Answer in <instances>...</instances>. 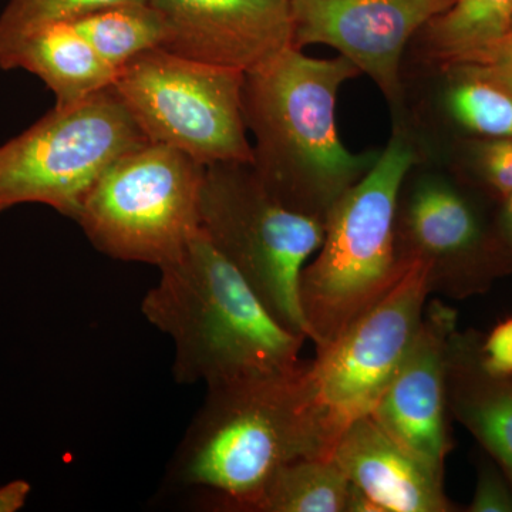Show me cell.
Returning a JSON list of instances; mask_svg holds the SVG:
<instances>
[{
    "mask_svg": "<svg viewBox=\"0 0 512 512\" xmlns=\"http://www.w3.org/2000/svg\"><path fill=\"white\" fill-rule=\"evenodd\" d=\"M0 67L35 74L55 94L56 106L86 99L117 76L73 22L46 23L2 40Z\"/></svg>",
    "mask_w": 512,
    "mask_h": 512,
    "instance_id": "16",
    "label": "cell"
},
{
    "mask_svg": "<svg viewBox=\"0 0 512 512\" xmlns=\"http://www.w3.org/2000/svg\"><path fill=\"white\" fill-rule=\"evenodd\" d=\"M175 55L249 73L292 47V0H148Z\"/></svg>",
    "mask_w": 512,
    "mask_h": 512,
    "instance_id": "13",
    "label": "cell"
},
{
    "mask_svg": "<svg viewBox=\"0 0 512 512\" xmlns=\"http://www.w3.org/2000/svg\"><path fill=\"white\" fill-rule=\"evenodd\" d=\"M451 77L484 80L512 94V25L495 42L443 66Z\"/></svg>",
    "mask_w": 512,
    "mask_h": 512,
    "instance_id": "22",
    "label": "cell"
},
{
    "mask_svg": "<svg viewBox=\"0 0 512 512\" xmlns=\"http://www.w3.org/2000/svg\"><path fill=\"white\" fill-rule=\"evenodd\" d=\"M73 23L116 73L143 53L163 49L168 39L167 23L150 2L121 3Z\"/></svg>",
    "mask_w": 512,
    "mask_h": 512,
    "instance_id": "18",
    "label": "cell"
},
{
    "mask_svg": "<svg viewBox=\"0 0 512 512\" xmlns=\"http://www.w3.org/2000/svg\"><path fill=\"white\" fill-rule=\"evenodd\" d=\"M451 117L468 131L493 140H512V94L484 80L451 77Z\"/></svg>",
    "mask_w": 512,
    "mask_h": 512,
    "instance_id": "20",
    "label": "cell"
},
{
    "mask_svg": "<svg viewBox=\"0 0 512 512\" xmlns=\"http://www.w3.org/2000/svg\"><path fill=\"white\" fill-rule=\"evenodd\" d=\"M476 160L481 177L494 194L503 200L512 192V140L487 138L478 143Z\"/></svg>",
    "mask_w": 512,
    "mask_h": 512,
    "instance_id": "24",
    "label": "cell"
},
{
    "mask_svg": "<svg viewBox=\"0 0 512 512\" xmlns=\"http://www.w3.org/2000/svg\"><path fill=\"white\" fill-rule=\"evenodd\" d=\"M32 487L28 481L16 480L0 487V512H16L28 503Z\"/></svg>",
    "mask_w": 512,
    "mask_h": 512,
    "instance_id": "27",
    "label": "cell"
},
{
    "mask_svg": "<svg viewBox=\"0 0 512 512\" xmlns=\"http://www.w3.org/2000/svg\"><path fill=\"white\" fill-rule=\"evenodd\" d=\"M353 485L332 457H306L282 467L248 512H350Z\"/></svg>",
    "mask_w": 512,
    "mask_h": 512,
    "instance_id": "17",
    "label": "cell"
},
{
    "mask_svg": "<svg viewBox=\"0 0 512 512\" xmlns=\"http://www.w3.org/2000/svg\"><path fill=\"white\" fill-rule=\"evenodd\" d=\"M407 262L393 288L309 362L316 400L335 443L350 423L375 409L420 328L429 282L420 262Z\"/></svg>",
    "mask_w": 512,
    "mask_h": 512,
    "instance_id": "9",
    "label": "cell"
},
{
    "mask_svg": "<svg viewBox=\"0 0 512 512\" xmlns=\"http://www.w3.org/2000/svg\"><path fill=\"white\" fill-rule=\"evenodd\" d=\"M333 444L306 362L292 375L208 389L171 476L211 490L224 510L248 512L282 467L330 456Z\"/></svg>",
    "mask_w": 512,
    "mask_h": 512,
    "instance_id": "3",
    "label": "cell"
},
{
    "mask_svg": "<svg viewBox=\"0 0 512 512\" xmlns=\"http://www.w3.org/2000/svg\"><path fill=\"white\" fill-rule=\"evenodd\" d=\"M484 365L495 375L512 377V315L498 322L488 335H483Z\"/></svg>",
    "mask_w": 512,
    "mask_h": 512,
    "instance_id": "25",
    "label": "cell"
},
{
    "mask_svg": "<svg viewBox=\"0 0 512 512\" xmlns=\"http://www.w3.org/2000/svg\"><path fill=\"white\" fill-rule=\"evenodd\" d=\"M201 228L285 328L308 339L301 274L325 238V221L275 200L251 164L205 167Z\"/></svg>",
    "mask_w": 512,
    "mask_h": 512,
    "instance_id": "5",
    "label": "cell"
},
{
    "mask_svg": "<svg viewBox=\"0 0 512 512\" xmlns=\"http://www.w3.org/2000/svg\"><path fill=\"white\" fill-rule=\"evenodd\" d=\"M512 25V0H457L424 28L427 56L441 67L495 42Z\"/></svg>",
    "mask_w": 512,
    "mask_h": 512,
    "instance_id": "19",
    "label": "cell"
},
{
    "mask_svg": "<svg viewBox=\"0 0 512 512\" xmlns=\"http://www.w3.org/2000/svg\"><path fill=\"white\" fill-rule=\"evenodd\" d=\"M133 2L148 0H9L0 13V42L36 26L73 22L100 9Z\"/></svg>",
    "mask_w": 512,
    "mask_h": 512,
    "instance_id": "21",
    "label": "cell"
},
{
    "mask_svg": "<svg viewBox=\"0 0 512 512\" xmlns=\"http://www.w3.org/2000/svg\"><path fill=\"white\" fill-rule=\"evenodd\" d=\"M416 148L397 130L373 167L330 208L318 255L305 265L299 298L316 352L375 305L409 262L397 252L396 214Z\"/></svg>",
    "mask_w": 512,
    "mask_h": 512,
    "instance_id": "4",
    "label": "cell"
},
{
    "mask_svg": "<svg viewBox=\"0 0 512 512\" xmlns=\"http://www.w3.org/2000/svg\"><path fill=\"white\" fill-rule=\"evenodd\" d=\"M141 302L144 318L174 342L173 373L207 389L292 375L306 338L285 328L202 228Z\"/></svg>",
    "mask_w": 512,
    "mask_h": 512,
    "instance_id": "1",
    "label": "cell"
},
{
    "mask_svg": "<svg viewBox=\"0 0 512 512\" xmlns=\"http://www.w3.org/2000/svg\"><path fill=\"white\" fill-rule=\"evenodd\" d=\"M147 141L113 86L55 106L0 146V214L43 204L76 221L101 175Z\"/></svg>",
    "mask_w": 512,
    "mask_h": 512,
    "instance_id": "7",
    "label": "cell"
},
{
    "mask_svg": "<svg viewBox=\"0 0 512 512\" xmlns=\"http://www.w3.org/2000/svg\"><path fill=\"white\" fill-rule=\"evenodd\" d=\"M244 83L239 70L154 49L126 64L111 86L150 143L208 167L254 161Z\"/></svg>",
    "mask_w": 512,
    "mask_h": 512,
    "instance_id": "8",
    "label": "cell"
},
{
    "mask_svg": "<svg viewBox=\"0 0 512 512\" xmlns=\"http://www.w3.org/2000/svg\"><path fill=\"white\" fill-rule=\"evenodd\" d=\"M359 74L345 56L313 59L293 46L245 74L244 117L255 137L251 165L289 210L325 221L379 157L350 153L336 130L340 87Z\"/></svg>",
    "mask_w": 512,
    "mask_h": 512,
    "instance_id": "2",
    "label": "cell"
},
{
    "mask_svg": "<svg viewBox=\"0 0 512 512\" xmlns=\"http://www.w3.org/2000/svg\"><path fill=\"white\" fill-rule=\"evenodd\" d=\"M396 244L402 261L424 266L437 298H473L510 274L476 207L441 178H421L412 190L400 192Z\"/></svg>",
    "mask_w": 512,
    "mask_h": 512,
    "instance_id": "10",
    "label": "cell"
},
{
    "mask_svg": "<svg viewBox=\"0 0 512 512\" xmlns=\"http://www.w3.org/2000/svg\"><path fill=\"white\" fill-rule=\"evenodd\" d=\"M468 512H512V487L501 468L490 457H480L473 500Z\"/></svg>",
    "mask_w": 512,
    "mask_h": 512,
    "instance_id": "23",
    "label": "cell"
},
{
    "mask_svg": "<svg viewBox=\"0 0 512 512\" xmlns=\"http://www.w3.org/2000/svg\"><path fill=\"white\" fill-rule=\"evenodd\" d=\"M501 207L500 227L497 232V244L503 255L508 272H512V192L503 198Z\"/></svg>",
    "mask_w": 512,
    "mask_h": 512,
    "instance_id": "26",
    "label": "cell"
},
{
    "mask_svg": "<svg viewBox=\"0 0 512 512\" xmlns=\"http://www.w3.org/2000/svg\"><path fill=\"white\" fill-rule=\"evenodd\" d=\"M330 457L372 512H451L444 476L394 441L370 416L350 423Z\"/></svg>",
    "mask_w": 512,
    "mask_h": 512,
    "instance_id": "14",
    "label": "cell"
},
{
    "mask_svg": "<svg viewBox=\"0 0 512 512\" xmlns=\"http://www.w3.org/2000/svg\"><path fill=\"white\" fill-rule=\"evenodd\" d=\"M457 0H292V43L328 45L372 77L386 99L402 100L407 43Z\"/></svg>",
    "mask_w": 512,
    "mask_h": 512,
    "instance_id": "11",
    "label": "cell"
},
{
    "mask_svg": "<svg viewBox=\"0 0 512 512\" xmlns=\"http://www.w3.org/2000/svg\"><path fill=\"white\" fill-rule=\"evenodd\" d=\"M483 333L460 330L447 352V397L451 419L471 433L501 468L512 487V377L484 365Z\"/></svg>",
    "mask_w": 512,
    "mask_h": 512,
    "instance_id": "15",
    "label": "cell"
},
{
    "mask_svg": "<svg viewBox=\"0 0 512 512\" xmlns=\"http://www.w3.org/2000/svg\"><path fill=\"white\" fill-rule=\"evenodd\" d=\"M458 313L441 298L427 302L420 328L392 382L369 414L394 441L444 476L453 450L447 352Z\"/></svg>",
    "mask_w": 512,
    "mask_h": 512,
    "instance_id": "12",
    "label": "cell"
},
{
    "mask_svg": "<svg viewBox=\"0 0 512 512\" xmlns=\"http://www.w3.org/2000/svg\"><path fill=\"white\" fill-rule=\"evenodd\" d=\"M204 173L187 154L147 141L101 175L76 221L110 258L161 268L200 232Z\"/></svg>",
    "mask_w": 512,
    "mask_h": 512,
    "instance_id": "6",
    "label": "cell"
}]
</instances>
